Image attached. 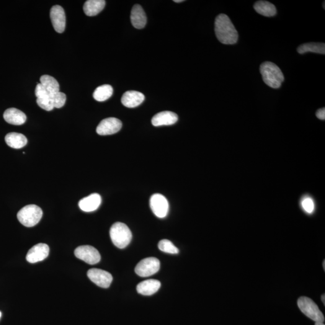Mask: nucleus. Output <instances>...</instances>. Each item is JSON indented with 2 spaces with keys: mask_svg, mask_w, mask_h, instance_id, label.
I'll use <instances>...</instances> for the list:
<instances>
[{
  "mask_svg": "<svg viewBox=\"0 0 325 325\" xmlns=\"http://www.w3.org/2000/svg\"><path fill=\"white\" fill-rule=\"evenodd\" d=\"M215 31L217 38L223 44L233 45L238 41V33L226 15L220 14L216 18Z\"/></svg>",
  "mask_w": 325,
  "mask_h": 325,
  "instance_id": "1",
  "label": "nucleus"
},
{
  "mask_svg": "<svg viewBox=\"0 0 325 325\" xmlns=\"http://www.w3.org/2000/svg\"><path fill=\"white\" fill-rule=\"evenodd\" d=\"M260 72L263 81L273 89L280 88L284 81V76L279 67L270 61L263 63L260 65Z\"/></svg>",
  "mask_w": 325,
  "mask_h": 325,
  "instance_id": "2",
  "label": "nucleus"
},
{
  "mask_svg": "<svg viewBox=\"0 0 325 325\" xmlns=\"http://www.w3.org/2000/svg\"><path fill=\"white\" fill-rule=\"evenodd\" d=\"M110 236L113 244L120 249L125 248L132 239V233L125 223H117L111 227Z\"/></svg>",
  "mask_w": 325,
  "mask_h": 325,
  "instance_id": "3",
  "label": "nucleus"
},
{
  "mask_svg": "<svg viewBox=\"0 0 325 325\" xmlns=\"http://www.w3.org/2000/svg\"><path fill=\"white\" fill-rule=\"evenodd\" d=\"M42 209L38 205H28L20 209L17 214V218L22 225L26 227H33L37 225L42 218Z\"/></svg>",
  "mask_w": 325,
  "mask_h": 325,
  "instance_id": "4",
  "label": "nucleus"
},
{
  "mask_svg": "<svg viewBox=\"0 0 325 325\" xmlns=\"http://www.w3.org/2000/svg\"><path fill=\"white\" fill-rule=\"evenodd\" d=\"M298 305L301 311L308 318L316 322H324L325 317L318 306L310 298L301 297L298 301Z\"/></svg>",
  "mask_w": 325,
  "mask_h": 325,
  "instance_id": "5",
  "label": "nucleus"
},
{
  "mask_svg": "<svg viewBox=\"0 0 325 325\" xmlns=\"http://www.w3.org/2000/svg\"><path fill=\"white\" fill-rule=\"evenodd\" d=\"M160 267L161 263L156 258H146L136 265L135 272L141 277H148L158 272Z\"/></svg>",
  "mask_w": 325,
  "mask_h": 325,
  "instance_id": "6",
  "label": "nucleus"
},
{
  "mask_svg": "<svg viewBox=\"0 0 325 325\" xmlns=\"http://www.w3.org/2000/svg\"><path fill=\"white\" fill-rule=\"evenodd\" d=\"M74 254L79 259L90 265L97 264L101 260L99 251L89 245H84L77 247L75 250Z\"/></svg>",
  "mask_w": 325,
  "mask_h": 325,
  "instance_id": "7",
  "label": "nucleus"
},
{
  "mask_svg": "<svg viewBox=\"0 0 325 325\" xmlns=\"http://www.w3.org/2000/svg\"><path fill=\"white\" fill-rule=\"evenodd\" d=\"M150 207L154 215L159 218H164L168 213L169 203L163 195L156 193L151 197Z\"/></svg>",
  "mask_w": 325,
  "mask_h": 325,
  "instance_id": "8",
  "label": "nucleus"
},
{
  "mask_svg": "<svg viewBox=\"0 0 325 325\" xmlns=\"http://www.w3.org/2000/svg\"><path fill=\"white\" fill-rule=\"evenodd\" d=\"M122 123L115 118H108L103 120L97 128V133L101 136L113 135L122 128Z\"/></svg>",
  "mask_w": 325,
  "mask_h": 325,
  "instance_id": "9",
  "label": "nucleus"
},
{
  "mask_svg": "<svg viewBox=\"0 0 325 325\" xmlns=\"http://www.w3.org/2000/svg\"><path fill=\"white\" fill-rule=\"evenodd\" d=\"M87 277L90 281L100 287L107 288L110 287L113 277L107 271L99 269H91L87 272Z\"/></svg>",
  "mask_w": 325,
  "mask_h": 325,
  "instance_id": "10",
  "label": "nucleus"
},
{
  "mask_svg": "<svg viewBox=\"0 0 325 325\" xmlns=\"http://www.w3.org/2000/svg\"><path fill=\"white\" fill-rule=\"evenodd\" d=\"M50 18L56 32L63 33L65 29L66 16L62 7L58 5L54 6L51 9Z\"/></svg>",
  "mask_w": 325,
  "mask_h": 325,
  "instance_id": "11",
  "label": "nucleus"
},
{
  "mask_svg": "<svg viewBox=\"0 0 325 325\" xmlns=\"http://www.w3.org/2000/svg\"><path fill=\"white\" fill-rule=\"evenodd\" d=\"M50 248L47 244H39L35 245L28 252L26 260L28 263H36L42 262L48 257Z\"/></svg>",
  "mask_w": 325,
  "mask_h": 325,
  "instance_id": "12",
  "label": "nucleus"
},
{
  "mask_svg": "<svg viewBox=\"0 0 325 325\" xmlns=\"http://www.w3.org/2000/svg\"><path fill=\"white\" fill-rule=\"evenodd\" d=\"M102 203V197L98 193H92L88 197L82 198L80 201V208L85 212H92L97 210Z\"/></svg>",
  "mask_w": 325,
  "mask_h": 325,
  "instance_id": "13",
  "label": "nucleus"
},
{
  "mask_svg": "<svg viewBox=\"0 0 325 325\" xmlns=\"http://www.w3.org/2000/svg\"><path fill=\"white\" fill-rule=\"evenodd\" d=\"M179 120L176 113L164 111L157 113L152 119V124L155 126L171 125L176 123Z\"/></svg>",
  "mask_w": 325,
  "mask_h": 325,
  "instance_id": "14",
  "label": "nucleus"
},
{
  "mask_svg": "<svg viewBox=\"0 0 325 325\" xmlns=\"http://www.w3.org/2000/svg\"><path fill=\"white\" fill-rule=\"evenodd\" d=\"M144 96L142 93L130 90L123 94L121 102L126 107L135 108L143 102Z\"/></svg>",
  "mask_w": 325,
  "mask_h": 325,
  "instance_id": "15",
  "label": "nucleus"
},
{
  "mask_svg": "<svg viewBox=\"0 0 325 325\" xmlns=\"http://www.w3.org/2000/svg\"><path fill=\"white\" fill-rule=\"evenodd\" d=\"M3 117L7 123L15 125H22L27 120L25 113L15 108H10L5 111Z\"/></svg>",
  "mask_w": 325,
  "mask_h": 325,
  "instance_id": "16",
  "label": "nucleus"
},
{
  "mask_svg": "<svg viewBox=\"0 0 325 325\" xmlns=\"http://www.w3.org/2000/svg\"><path fill=\"white\" fill-rule=\"evenodd\" d=\"M131 21L134 27L141 29L145 27L147 18L145 13L141 6L136 4L131 12Z\"/></svg>",
  "mask_w": 325,
  "mask_h": 325,
  "instance_id": "17",
  "label": "nucleus"
},
{
  "mask_svg": "<svg viewBox=\"0 0 325 325\" xmlns=\"http://www.w3.org/2000/svg\"><path fill=\"white\" fill-rule=\"evenodd\" d=\"M161 283L156 280H148L139 283L137 286L139 293L144 296H150L156 293L161 287Z\"/></svg>",
  "mask_w": 325,
  "mask_h": 325,
  "instance_id": "18",
  "label": "nucleus"
},
{
  "mask_svg": "<svg viewBox=\"0 0 325 325\" xmlns=\"http://www.w3.org/2000/svg\"><path fill=\"white\" fill-rule=\"evenodd\" d=\"M105 5L104 0H88L84 4V12L87 16L94 17L104 9Z\"/></svg>",
  "mask_w": 325,
  "mask_h": 325,
  "instance_id": "19",
  "label": "nucleus"
},
{
  "mask_svg": "<svg viewBox=\"0 0 325 325\" xmlns=\"http://www.w3.org/2000/svg\"><path fill=\"white\" fill-rule=\"evenodd\" d=\"M7 145L14 149H20L26 145L27 139L22 134L10 133L5 137Z\"/></svg>",
  "mask_w": 325,
  "mask_h": 325,
  "instance_id": "20",
  "label": "nucleus"
},
{
  "mask_svg": "<svg viewBox=\"0 0 325 325\" xmlns=\"http://www.w3.org/2000/svg\"><path fill=\"white\" fill-rule=\"evenodd\" d=\"M254 8L258 14L266 17H274L277 14V9L273 4L266 1H259L255 2Z\"/></svg>",
  "mask_w": 325,
  "mask_h": 325,
  "instance_id": "21",
  "label": "nucleus"
},
{
  "mask_svg": "<svg viewBox=\"0 0 325 325\" xmlns=\"http://www.w3.org/2000/svg\"><path fill=\"white\" fill-rule=\"evenodd\" d=\"M298 53L301 54L308 52L325 54V45L324 43H307L299 46Z\"/></svg>",
  "mask_w": 325,
  "mask_h": 325,
  "instance_id": "22",
  "label": "nucleus"
},
{
  "mask_svg": "<svg viewBox=\"0 0 325 325\" xmlns=\"http://www.w3.org/2000/svg\"><path fill=\"white\" fill-rule=\"evenodd\" d=\"M113 87L110 85L104 84L95 89L93 96L95 100L102 102L110 99L113 95Z\"/></svg>",
  "mask_w": 325,
  "mask_h": 325,
  "instance_id": "23",
  "label": "nucleus"
},
{
  "mask_svg": "<svg viewBox=\"0 0 325 325\" xmlns=\"http://www.w3.org/2000/svg\"><path fill=\"white\" fill-rule=\"evenodd\" d=\"M41 84H42L51 95L59 92L60 87L58 81L54 77L48 75H43L40 79Z\"/></svg>",
  "mask_w": 325,
  "mask_h": 325,
  "instance_id": "24",
  "label": "nucleus"
},
{
  "mask_svg": "<svg viewBox=\"0 0 325 325\" xmlns=\"http://www.w3.org/2000/svg\"><path fill=\"white\" fill-rule=\"evenodd\" d=\"M159 248L161 251L168 254H179V250L169 240H162L159 243Z\"/></svg>",
  "mask_w": 325,
  "mask_h": 325,
  "instance_id": "25",
  "label": "nucleus"
},
{
  "mask_svg": "<svg viewBox=\"0 0 325 325\" xmlns=\"http://www.w3.org/2000/svg\"><path fill=\"white\" fill-rule=\"evenodd\" d=\"M54 108H60L63 106L66 101V95L60 91L51 95Z\"/></svg>",
  "mask_w": 325,
  "mask_h": 325,
  "instance_id": "26",
  "label": "nucleus"
},
{
  "mask_svg": "<svg viewBox=\"0 0 325 325\" xmlns=\"http://www.w3.org/2000/svg\"><path fill=\"white\" fill-rule=\"evenodd\" d=\"M302 207L308 213H312L314 210V203L313 199L308 196L304 197L302 200Z\"/></svg>",
  "mask_w": 325,
  "mask_h": 325,
  "instance_id": "27",
  "label": "nucleus"
},
{
  "mask_svg": "<svg viewBox=\"0 0 325 325\" xmlns=\"http://www.w3.org/2000/svg\"><path fill=\"white\" fill-rule=\"evenodd\" d=\"M36 102H37L39 106L46 111L52 110L54 108L52 100L51 99V96L42 98V99H37Z\"/></svg>",
  "mask_w": 325,
  "mask_h": 325,
  "instance_id": "28",
  "label": "nucleus"
},
{
  "mask_svg": "<svg viewBox=\"0 0 325 325\" xmlns=\"http://www.w3.org/2000/svg\"><path fill=\"white\" fill-rule=\"evenodd\" d=\"M35 95L37 99H42V98H46L50 97L51 95L45 88L42 84H38L36 86L35 89Z\"/></svg>",
  "mask_w": 325,
  "mask_h": 325,
  "instance_id": "29",
  "label": "nucleus"
},
{
  "mask_svg": "<svg viewBox=\"0 0 325 325\" xmlns=\"http://www.w3.org/2000/svg\"><path fill=\"white\" fill-rule=\"evenodd\" d=\"M316 115L317 118L319 119V120L324 121L325 120V108H320L319 110H317L316 113Z\"/></svg>",
  "mask_w": 325,
  "mask_h": 325,
  "instance_id": "30",
  "label": "nucleus"
},
{
  "mask_svg": "<svg viewBox=\"0 0 325 325\" xmlns=\"http://www.w3.org/2000/svg\"><path fill=\"white\" fill-rule=\"evenodd\" d=\"M325 294H324L323 295H322V301L323 302V303L324 304V305H325Z\"/></svg>",
  "mask_w": 325,
  "mask_h": 325,
  "instance_id": "31",
  "label": "nucleus"
},
{
  "mask_svg": "<svg viewBox=\"0 0 325 325\" xmlns=\"http://www.w3.org/2000/svg\"><path fill=\"white\" fill-rule=\"evenodd\" d=\"M315 325H325L323 322H316Z\"/></svg>",
  "mask_w": 325,
  "mask_h": 325,
  "instance_id": "32",
  "label": "nucleus"
},
{
  "mask_svg": "<svg viewBox=\"0 0 325 325\" xmlns=\"http://www.w3.org/2000/svg\"><path fill=\"white\" fill-rule=\"evenodd\" d=\"M174 1L175 2H183L184 1H183V0H174Z\"/></svg>",
  "mask_w": 325,
  "mask_h": 325,
  "instance_id": "33",
  "label": "nucleus"
},
{
  "mask_svg": "<svg viewBox=\"0 0 325 325\" xmlns=\"http://www.w3.org/2000/svg\"><path fill=\"white\" fill-rule=\"evenodd\" d=\"M323 266H324V270H325V260H324V263H323Z\"/></svg>",
  "mask_w": 325,
  "mask_h": 325,
  "instance_id": "34",
  "label": "nucleus"
},
{
  "mask_svg": "<svg viewBox=\"0 0 325 325\" xmlns=\"http://www.w3.org/2000/svg\"><path fill=\"white\" fill-rule=\"evenodd\" d=\"M1 316H2V313L0 311V319H1Z\"/></svg>",
  "mask_w": 325,
  "mask_h": 325,
  "instance_id": "35",
  "label": "nucleus"
},
{
  "mask_svg": "<svg viewBox=\"0 0 325 325\" xmlns=\"http://www.w3.org/2000/svg\"><path fill=\"white\" fill-rule=\"evenodd\" d=\"M325 2L324 1V6H324V9H325Z\"/></svg>",
  "mask_w": 325,
  "mask_h": 325,
  "instance_id": "36",
  "label": "nucleus"
}]
</instances>
